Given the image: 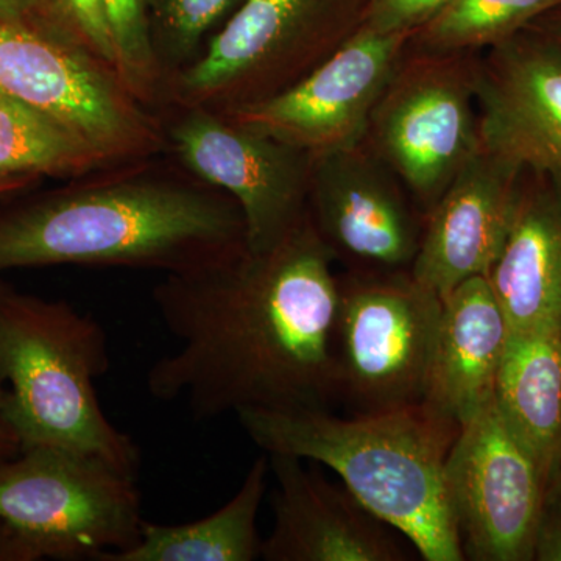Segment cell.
I'll return each mask as SVG.
<instances>
[{"instance_id": "6da1fadb", "label": "cell", "mask_w": 561, "mask_h": 561, "mask_svg": "<svg viewBox=\"0 0 561 561\" xmlns=\"http://www.w3.org/2000/svg\"><path fill=\"white\" fill-rule=\"evenodd\" d=\"M334 262L308 216L271 250L164 275L153 301L179 346L151 365V397L197 420L331 411Z\"/></svg>"}, {"instance_id": "7a4b0ae2", "label": "cell", "mask_w": 561, "mask_h": 561, "mask_svg": "<svg viewBox=\"0 0 561 561\" xmlns=\"http://www.w3.org/2000/svg\"><path fill=\"white\" fill-rule=\"evenodd\" d=\"M245 249L236 202L168 153L0 206V273L83 265L171 275Z\"/></svg>"}, {"instance_id": "3957f363", "label": "cell", "mask_w": 561, "mask_h": 561, "mask_svg": "<svg viewBox=\"0 0 561 561\" xmlns=\"http://www.w3.org/2000/svg\"><path fill=\"white\" fill-rule=\"evenodd\" d=\"M239 423L265 454L337 472L364 507L400 531L421 559L463 561L445 465L461 427L424 402L339 419L331 411H243Z\"/></svg>"}, {"instance_id": "277c9868", "label": "cell", "mask_w": 561, "mask_h": 561, "mask_svg": "<svg viewBox=\"0 0 561 561\" xmlns=\"http://www.w3.org/2000/svg\"><path fill=\"white\" fill-rule=\"evenodd\" d=\"M108 368L98 320L0 278V381L21 451L61 449L138 478V445L111 423L95 390Z\"/></svg>"}, {"instance_id": "5b68a950", "label": "cell", "mask_w": 561, "mask_h": 561, "mask_svg": "<svg viewBox=\"0 0 561 561\" xmlns=\"http://www.w3.org/2000/svg\"><path fill=\"white\" fill-rule=\"evenodd\" d=\"M367 2L242 0L201 55L168 80L162 108L228 114L289 90L359 31Z\"/></svg>"}, {"instance_id": "8992f818", "label": "cell", "mask_w": 561, "mask_h": 561, "mask_svg": "<svg viewBox=\"0 0 561 561\" xmlns=\"http://www.w3.org/2000/svg\"><path fill=\"white\" fill-rule=\"evenodd\" d=\"M332 332L335 401L351 415L423 402L443 298L411 271L337 275Z\"/></svg>"}, {"instance_id": "52a82bcc", "label": "cell", "mask_w": 561, "mask_h": 561, "mask_svg": "<svg viewBox=\"0 0 561 561\" xmlns=\"http://www.w3.org/2000/svg\"><path fill=\"white\" fill-rule=\"evenodd\" d=\"M0 518L39 560L105 561L139 540L138 478L61 449L21 451L0 461Z\"/></svg>"}, {"instance_id": "ba28073f", "label": "cell", "mask_w": 561, "mask_h": 561, "mask_svg": "<svg viewBox=\"0 0 561 561\" xmlns=\"http://www.w3.org/2000/svg\"><path fill=\"white\" fill-rule=\"evenodd\" d=\"M471 54L405 57L373 111L368 149L424 217L481 150Z\"/></svg>"}, {"instance_id": "9c48e42d", "label": "cell", "mask_w": 561, "mask_h": 561, "mask_svg": "<svg viewBox=\"0 0 561 561\" xmlns=\"http://www.w3.org/2000/svg\"><path fill=\"white\" fill-rule=\"evenodd\" d=\"M158 114L165 153L241 209L247 250H271L308 219L312 153L201 106Z\"/></svg>"}, {"instance_id": "30bf717a", "label": "cell", "mask_w": 561, "mask_h": 561, "mask_svg": "<svg viewBox=\"0 0 561 561\" xmlns=\"http://www.w3.org/2000/svg\"><path fill=\"white\" fill-rule=\"evenodd\" d=\"M0 92L57 117L106 165L165 153L160 114L136 101L116 70L79 47L3 22Z\"/></svg>"}, {"instance_id": "8fae6325", "label": "cell", "mask_w": 561, "mask_h": 561, "mask_svg": "<svg viewBox=\"0 0 561 561\" xmlns=\"http://www.w3.org/2000/svg\"><path fill=\"white\" fill-rule=\"evenodd\" d=\"M445 483L465 560H534L546 483L494 400L461 426Z\"/></svg>"}, {"instance_id": "7c38bea8", "label": "cell", "mask_w": 561, "mask_h": 561, "mask_svg": "<svg viewBox=\"0 0 561 561\" xmlns=\"http://www.w3.org/2000/svg\"><path fill=\"white\" fill-rule=\"evenodd\" d=\"M413 35L364 24L289 90L227 116L312 154L362 146Z\"/></svg>"}, {"instance_id": "4fadbf2b", "label": "cell", "mask_w": 561, "mask_h": 561, "mask_svg": "<svg viewBox=\"0 0 561 561\" xmlns=\"http://www.w3.org/2000/svg\"><path fill=\"white\" fill-rule=\"evenodd\" d=\"M367 144L313 154L309 219L354 272L411 271L424 216Z\"/></svg>"}, {"instance_id": "5bb4252c", "label": "cell", "mask_w": 561, "mask_h": 561, "mask_svg": "<svg viewBox=\"0 0 561 561\" xmlns=\"http://www.w3.org/2000/svg\"><path fill=\"white\" fill-rule=\"evenodd\" d=\"M482 146L561 195V46L535 28L474 61Z\"/></svg>"}, {"instance_id": "9a60e30c", "label": "cell", "mask_w": 561, "mask_h": 561, "mask_svg": "<svg viewBox=\"0 0 561 561\" xmlns=\"http://www.w3.org/2000/svg\"><path fill=\"white\" fill-rule=\"evenodd\" d=\"M526 172L481 150L424 217L413 278L445 298L465 280L489 276L522 205Z\"/></svg>"}, {"instance_id": "2e32d148", "label": "cell", "mask_w": 561, "mask_h": 561, "mask_svg": "<svg viewBox=\"0 0 561 561\" xmlns=\"http://www.w3.org/2000/svg\"><path fill=\"white\" fill-rule=\"evenodd\" d=\"M276 479L273 527L262 540L265 561H404L386 523L345 485L328 482L298 457L267 454Z\"/></svg>"}, {"instance_id": "e0dca14e", "label": "cell", "mask_w": 561, "mask_h": 561, "mask_svg": "<svg viewBox=\"0 0 561 561\" xmlns=\"http://www.w3.org/2000/svg\"><path fill=\"white\" fill-rule=\"evenodd\" d=\"M508 324L489 279L476 276L443 298L423 402L470 423L494 400Z\"/></svg>"}, {"instance_id": "ac0fdd59", "label": "cell", "mask_w": 561, "mask_h": 561, "mask_svg": "<svg viewBox=\"0 0 561 561\" xmlns=\"http://www.w3.org/2000/svg\"><path fill=\"white\" fill-rule=\"evenodd\" d=\"M508 331H561V195L526 172L522 205L489 276Z\"/></svg>"}, {"instance_id": "d6986e66", "label": "cell", "mask_w": 561, "mask_h": 561, "mask_svg": "<svg viewBox=\"0 0 561 561\" xmlns=\"http://www.w3.org/2000/svg\"><path fill=\"white\" fill-rule=\"evenodd\" d=\"M494 402L548 490L561 465V331H508Z\"/></svg>"}, {"instance_id": "ffe728a7", "label": "cell", "mask_w": 561, "mask_h": 561, "mask_svg": "<svg viewBox=\"0 0 561 561\" xmlns=\"http://www.w3.org/2000/svg\"><path fill=\"white\" fill-rule=\"evenodd\" d=\"M268 456L257 457L227 504L186 524L144 519L139 540L105 561H253L261 559L257 515L267 491Z\"/></svg>"}, {"instance_id": "44dd1931", "label": "cell", "mask_w": 561, "mask_h": 561, "mask_svg": "<svg viewBox=\"0 0 561 561\" xmlns=\"http://www.w3.org/2000/svg\"><path fill=\"white\" fill-rule=\"evenodd\" d=\"M111 168L46 111L0 92V175L73 180Z\"/></svg>"}, {"instance_id": "7402d4cb", "label": "cell", "mask_w": 561, "mask_h": 561, "mask_svg": "<svg viewBox=\"0 0 561 561\" xmlns=\"http://www.w3.org/2000/svg\"><path fill=\"white\" fill-rule=\"evenodd\" d=\"M561 0H448L412 44L427 54H474L529 28Z\"/></svg>"}, {"instance_id": "603a6c76", "label": "cell", "mask_w": 561, "mask_h": 561, "mask_svg": "<svg viewBox=\"0 0 561 561\" xmlns=\"http://www.w3.org/2000/svg\"><path fill=\"white\" fill-rule=\"evenodd\" d=\"M242 0H150V35L165 84L201 55ZM165 94V92H164Z\"/></svg>"}, {"instance_id": "cb8c5ba5", "label": "cell", "mask_w": 561, "mask_h": 561, "mask_svg": "<svg viewBox=\"0 0 561 561\" xmlns=\"http://www.w3.org/2000/svg\"><path fill=\"white\" fill-rule=\"evenodd\" d=\"M149 3L150 0H102L117 76L136 101L160 113L165 79L151 44Z\"/></svg>"}, {"instance_id": "d4e9b609", "label": "cell", "mask_w": 561, "mask_h": 561, "mask_svg": "<svg viewBox=\"0 0 561 561\" xmlns=\"http://www.w3.org/2000/svg\"><path fill=\"white\" fill-rule=\"evenodd\" d=\"M58 16L84 51L116 70L113 41L102 0H50ZM117 73V72H116Z\"/></svg>"}, {"instance_id": "484cf974", "label": "cell", "mask_w": 561, "mask_h": 561, "mask_svg": "<svg viewBox=\"0 0 561 561\" xmlns=\"http://www.w3.org/2000/svg\"><path fill=\"white\" fill-rule=\"evenodd\" d=\"M448 0H368L364 24L381 33H416Z\"/></svg>"}, {"instance_id": "4316f807", "label": "cell", "mask_w": 561, "mask_h": 561, "mask_svg": "<svg viewBox=\"0 0 561 561\" xmlns=\"http://www.w3.org/2000/svg\"><path fill=\"white\" fill-rule=\"evenodd\" d=\"M0 22L41 33L81 49L79 43L62 24L50 0H0Z\"/></svg>"}, {"instance_id": "83f0119b", "label": "cell", "mask_w": 561, "mask_h": 561, "mask_svg": "<svg viewBox=\"0 0 561 561\" xmlns=\"http://www.w3.org/2000/svg\"><path fill=\"white\" fill-rule=\"evenodd\" d=\"M534 560L561 561V512L546 508L534 542Z\"/></svg>"}, {"instance_id": "f1b7e54d", "label": "cell", "mask_w": 561, "mask_h": 561, "mask_svg": "<svg viewBox=\"0 0 561 561\" xmlns=\"http://www.w3.org/2000/svg\"><path fill=\"white\" fill-rule=\"evenodd\" d=\"M0 561H39L38 553L24 537L0 518Z\"/></svg>"}, {"instance_id": "f546056e", "label": "cell", "mask_w": 561, "mask_h": 561, "mask_svg": "<svg viewBox=\"0 0 561 561\" xmlns=\"http://www.w3.org/2000/svg\"><path fill=\"white\" fill-rule=\"evenodd\" d=\"M21 453V443L11 426L5 409V386L0 381V461L13 459Z\"/></svg>"}, {"instance_id": "4dcf8cb0", "label": "cell", "mask_w": 561, "mask_h": 561, "mask_svg": "<svg viewBox=\"0 0 561 561\" xmlns=\"http://www.w3.org/2000/svg\"><path fill=\"white\" fill-rule=\"evenodd\" d=\"M39 179L35 176H2L0 175V198L10 197V195L22 194L24 191L35 190L38 186Z\"/></svg>"}, {"instance_id": "1f68e13d", "label": "cell", "mask_w": 561, "mask_h": 561, "mask_svg": "<svg viewBox=\"0 0 561 561\" xmlns=\"http://www.w3.org/2000/svg\"><path fill=\"white\" fill-rule=\"evenodd\" d=\"M530 28L541 32L542 35L556 41L561 46V7L560 9L549 11L540 20L535 21Z\"/></svg>"}, {"instance_id": "d6a6232c", "label": "cell", "mask_w": 561, "mask_h": 561, "mask_svg": "<svg viewBox=\"0 0 561 561\" xmlns=\"http://www.w3.org/2000/svg\"><path fill=\"white\" fill-rule=\"evenodd\" d=\"M545 507L561 512V465L556 478L552 479L548 490H546Z\"/></svg>"}]
</instances>
